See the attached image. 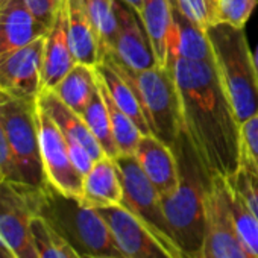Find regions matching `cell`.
I'll list each match as a JSON object with an SVG mask.
<instances>
[{"mask_svg": "<svg viewBox=\"0 0 258 258\" xmlns=\"http://www.w3.org/2000/svg\"><path fill=\"white\" fill-rule=\"evenodd\" d=\"M170 69L191 143L213 175L231 178L241 163V124L222 87L214 61L175 58Z\"/></svg>", "mask_w": 258, "mask_h": 258, "instance_id": "6da1fadb", "label": "cell"}, {"mask_svg": "<svg viewBox=\"0 0 258 258\" xmlns=\"http://www.w3.org/2000/svg\"><path fill=\"white\" fill-rule=\"evenodd\" d=\"M179 170L175 191L161 198L163 211L182 258H202L207 231V198L214 175L208 170L185 127L170 146Z\"/></svg>", "mask_w": 258, "mask_h": 258, "instance_id": "7a4b0ae2", "label": "cell"}, {"mask_svg": "<svg viewBox=\"0 0 258 258\" xmlns=\"http://www.w3.org/2000/svg\"><path fill=\"white\" fill-rule=\"evenodd\" d=\"M37 216L43 217L82 258H123L100 213L50 187L38 190Z\"/></svg>", "mask_w": 258, "mask_h": 258, "instance_id": "3957f363", "label": "cell"}, {"mask_svg": "<svg viewBox=\"0 0 258 258\" xmlns=\"http://www.w3.org/2000/svg\"><path fill=\"white\" fill-rule=\"evenodd\" d=\"M214 66L238 123L258 115V76L244 28L214 23L207 31Z\"/></svg>", "mask_w": 258, "mask_h": 258, "instance_id": "277c9868", "label": "cell"}, {"mask_svg": "<svg viewBox=\"0 0 258 258\" xmlns=\"http://www.w3.org/2000/svg\"><path fill=\"white\" fill-rule=\"evenodd\" d=\"M103 58H108L120 75L131 84L151 133L172 146L184 129L182 105L172 69L155 66L143 72H133L109 55Z\"/></svg>", "mask_w": 258, "mask_h": 258, "instance_id": "5b68a950", "label": "cell"}, {"mask_svg": "<svg viewBox=\"0 0 258 258\" xmlns=\"http://www.w3.org/2000/svg\"><path fill=\"white\" fill-rule=\"evenodd\" d=\"M0 121L8 136L22 184L44 188L47 181L40 155L37 102L16 99L0 91Z\"/></svg>", "mask_w": 258, "mask_h": 258, "instance_id": "8992f818", "label": "cell"}, {"mask_svg": "<svg viewBox=\"0 0 258 258\" xmlns=\"http://www.w3.org/2000/svg\"><path fill=\"white\" fill-rule=\"evenodd\" d=\"M118 176L123 187V207L136 214L178 258H182L169 223L166 220L161 196L146 176L134 155H123L114 158Z\"/></svg>", "mask_w": 258, "mask_h": 258, "instance_id": "52a82bcc", "label": "cell"}, {"mask_svg": "<svg viewBox=\"0 0 258 258\" xmlns=\"http://www.w3.org/2000/svg\"><path fill=\"white\" fill-rule=\"evenodd\" d=\"M37 126L40 155L46 181L50 187L59 193L81 199L84 176L75 167L69 145L56 123L47 115V112L37 102Z\"/></svg>", "mask_w": 258, "mask_h": 258, "instance_id": "ba28073f", "label": "cell"}, {"mask_svg": "<svg viewBox=\"0 0 258 258\" xmlns=\"http://www.w3.org/2000/svg\"><path fill=\"white\" fill-rule=\"evenodd\" d=\"M202 258H258L235 232L229 210L228 179L214 175L207 198V231Z\"/></svg>", "mask_w": 258, "mask_h": 258, "instance_id": "9c48e42d", "label": "cell"}, {"mask_svg": "<svg viewBox=\"0 0 258 258\" xmlns=\"http://www.w3.org/2000/svg\"><path fill=\"white\" fill-rule=\"evenodd\" d=\"M40 188L0 181V241L17 255L31 243V222L37 216Z\"/></svg>", "mask_w": 258, "mask_h": 258, "instance_id": "30bf717a", "label": "cell"}, {"mask_svg": "<svg viewBox=\"0 0 258 258\" xmlns=\"http://www.w3.org/2000/svg\"><path fill=\"white\" fill-rule=\"evenodd\" d=\"M46 35L0 58V91L26 102H37L43 90Z\"/></svg>", "mask_w": 258, "mask_h": 258, "instance_id": "8fae6325", "label": "cell"}, {"mask_svg": "<svg viewBox=\"0 0 258 258\" xmlns=\"http://www.w3.org/2000/svg\"><path fill=\"white\" fill-rule=\"evenodd\" d=\"M105 219L123 258H178L123 205L96 208Z\"/></svg>", "mask_w": 258, "mask_h": 258, "instance_id": "7c38bea8", "label": "cell"}, {"mask_svg": "<svg viewBox=\"0 0 258 258\" xmlns=\"http://www.w3.org/2000/svg\"><path fill=\"white\" fill-rule=\"evenodd\" d=\"M115 11L118 31L108 55L133 72H143L158 66L152 41L139 13L124 0H115Z\"/></svg>", "mask_w": 258, "mask_h": 258, "instance_id": "4fadbf2b", "label": "cell"}, {"mask_svg": "<svg viewBox=\"0 0 258 258\" xmlns=\"http://www.w3.org/2000/svg\"><path fill=\"white\" fill-rule=\"evenodd\" d=\"M46 28L25 0H7L0 8V58L47 35Z\"/></svg>", "mask_w": 258, "mask_h": 258, "instance_id": "5bb4252c", "label": "cell"}, {"mask_svg": "<svg viewBox=\"0 0 258 258\" xmlns=\"http://www.w3.org/2000/svg\"><path fill=\"white\" fill-rule=\"evenodd\" d=\"M134 157L161 198L176 190L179 182V170L175 152L169 145L161 142L154 134L143 136Z\"/></svg>", "mask_w": 258, "mask_h": 258, "instance_id": "9a60e30c", "label": "cell"}, {"mask_svg": "<svg viewBox=\"0 0 258 258\" xmlns=\"http://www.w3.org/2000/svg\"><path fill=\"white\" fill-rule=\"evenodd\" d=\"M75 64L76 58L73 55L69 40L67 0H64L46 35L43 90H53L62 81V78L75 67Z\"/></svg>", "mask_w": 258, "mask_h": 258, "instance_id": "2e32d148", "label": "cell"}, {"mask_svg": "<svg viewBox=\"0 0 258 258\" xmlns=\"http://www.w3.org/2000/svg\"><path fill=\"white\" fill-rule=\"evenodd\" d=\"M38 105L47 112V115L56 123V126L61 129L66 140L78 142L81 143L94 158V161L106 157L99 142L94 139L91 131L88 129L87 123L84 121L82 115L69 108L53 90H41L38 99Z\"/></svg>", "mask_w": 258, "mask_h": 258, "instance_id": "e0dca14e", "label": "cell"}, {"mask_svg": "<svg viewBox=\"0 0 258 258\" xmlns=\"http://www.w3.org/2000/svg\"><path fill=\"white\" fill-rule=\"evenodd\" d=\"M81 202L91 208L123 204V187L114 158L103 157L94 161L90 172L84 176Z\"/></svg>", "mask_w": 258, "mask_h": 258, "instance_id": "ac0fdd59", "label": "cell"}, {"mask_svg": "<svg viewBox=\"0 0 258 258\" xmlns=\"http://www.w3.org/2000/svg\"><path fill=\"white\" fill-rule=\"evenodd\" d=\"M173 7V43L169 58V67L175 58L190 61H214L211 43L207 32L196 26L179 8L176 0H172Z\"/></svg>", "mask_w": 258, "mask_h": 258, "instance_id": "d6986e66", "label": "cell"}, {"mask_svg": "<svg viewBox=\"0 0 258 258\" xmlns=\"http://www.w3.org/2000/svg\"><path fill=\"white\" fill-rule=\"evenodd\" d=\"M69 40L76 62L96 67L102 61L100 43L87 14L84 0H67Z\"/></svg>", "mask_w": 258, "mask_h": 258, "instance_id": "ffe728a7", "label": "cell"}, {"mask_svg": "<svg viewBox=\"0 0 258 258\" xmlns=\"http://www.w3.org/2000/svg\"><path fill=\"white\" fill-rule=\"evenodd\" d=\"M140 19L152 41L158 66L169 67L173 43L172 0H143Z\"/></svg>", "mask_w": 258, "mask_h": 258, "instance_id": "44dd1931", "label": "cell"}, {"mask_svg": "<svg viewBox=\"0 0 258 258\" xmlns=\"http://www.w3.org/2000/svg\"><path fill=\"white\" fill-rule=\"evenodd\" d=\"M94 69L99 79L102 81V84L105 85V88L108 90L117 106L133 118V121L140 127L143 136L152 134L131 84L120 75V72L114 67V64L108 58H103Z\"/></svg>", "mask_w": 258, "mask_h": 258, "instance_id": "7402d4cb", "label": "cell"}, {"mask_svg": "<svg viewBox=\"0 0 258 258\" xmlns=\"http://www.w3.org/2000/svg\"><path fill=\"white\" fill-rule=\"evenodd\" d=\"M53 91L69 108L82 114L97 91L96 69L76 62Z\"/></svg>", "mask_w": 258, "mask_h": 258, "instance_id": "603a6c76", "label": "cell"}, {"mask_svg": "<svg viewBox=\"0 0 258 258\" xmlns=\"http://www.w3.org/2000/svg\"><path fill=\"white\" fill-rule=\"evenodd\" d=\"M97 87H99V91H100L103 102L106 105V109H108L112 136H114L115 145L118 148V152L123 155H134L136 149L139 146V142L143 137V133L133 121V118L117 106V103L112 100L111 94L108 93V90L105 88V85L102 84L99 76H97Z\"/></svg>", "mask_w": 258, "mask_h": 258, "instance_id": "cb8c5ba5", "label": "cell"}, {"mask_svg": "<svg viewBox=\"0 0 258 258\" xmlns=\"http://www.w3.org/2000/svg\"><path fill=\"white\" fill-rule=\"evenodd\" d=\"M84 5L97 34L100 53L103 58L105 55L111 53L118 31L115 0H84Z\"/></svg>", "mask_w": 258, "mask_h": 258, "instance_id": "d4e9b609", "label": "cell"}, {"mask_svg": "<svg viewBox=\"0 0 258 258\" xmlns=\"http://www.w3.org/2000/svg\"><path fill=\"white\" fill-rule=\"evenodd\" d=\"M81 115H82L84 121L87 123L91 134L94 136V139L102 146L105 155L109 158L118 157L120 152H118V148H117L114 136H112L108 109H106L103 97L99 91V87H97V91L93 96L91 102L88 103V106L84 109V112Z\"/></svg>", "mask_w": 258, "mask_h": 258, "instance_id": "484cf974", "label": "cell"}, {"mask_svg": "<svg viewBox=\"0 0 258 258\" xmlns=\"http://www.w3.org/2000/svg\"><path fill=\"white\" fill-rule=\"evenodd\" d=\"M31 237L40 258H82L43 217L31 222Z\"/></svg>", "mask_w": 258, "mask_h": 258, "instance_id": "4316f807", "label": "cell"}, {"mask_svg": "<svg viewBox=\"0 0 258 258\" xmlns=\"http://www.w3.org/2000/svg\"><path fill=\"white\" fill-rule=\"evenodd\" d=\"M229 210H231V217L237 235L244 243V246L255 256H258V220L252 214L243 198L237 193V190L231 184H229Z\"/></svg>", "mask_w": 258, "mask_h": 258, "instance_id": "83f0119b", "label": "cell"}, {"mask_svg": "<svg viewBox=\"0 0 258 258\" xmlns=\"http://www.w3.org/2000/svg\"><path fill=\"white\" fill-rule=\"evenodd\" d=\"M226 179L243 198V201L258 220V170L246 154L241 152V163L238 170Z\"/></svg>", "mask_w": 258, "mask_h": 258, "instance_id": "f1b7e54d", "label": "cell"}, {"mask_svg": "<svg viewBox=\"0 0 258 258\" xmlns=\"http://www.w3.org/2000/svg\"><path fill=\"white\" fill-rule=\"evenodd\" d=\"M258 0H219L216 10V23H228L235 28H244L250 19Z\"/></svg>", "mask_w": 258, "mask_h": 258, "instance_id": "f546056e", "label": "cell"}, {"mask_svg": "<svg viewBox=\"0 0 258 258\" xmlns=\"http://www.w3.org/2000/svg\"><path fill=\"white\" fill-rule=\"evenodd\" d=\"M181 11L202 31L216 23V11L210 0H176Z\"/></svg>", "mask_w": 258, "mask_h": 258, "instance_id": "4dcf8cb0", "label": "cell"}, {"mask_svg": "<svg viewBox=\"0 0 258 258\" xmlns=\"http://www.w3.org/2000/svg\"><path fill=\"white\" fill-rule=\"evenodd\" d=\"M0 181H10V182H19L20 176H19V170L16 166V160H14V154L8 140V136L5 133V127L0 121Z\"/></svg>", "mask_w": 258, "mask_h": 258, "instance_id": "1f68e13d", "label": "cell"}, {"mask_svg": "<svg viewBox=\"0 0 258 258\" xmlns=\"http://www.w3.org/2000/svg\"><path fill=\"white\" fill-rule=\"evenodd\" d=\"M241 152L249 157L258 170V115L246 120L240 126Z\"/></svg>", "mask_w": 258, "mask_h": 258, "instance_id": "d6a6232c", "label": "cell"}, {"mask_svg": "<svg viewBox=\"0 0 258 258\" xmlns=\"http://www.w3.org/2000/svg\"><path fill=\"white\" fill-rule=\"evenodd\" d=\"M25 2L32 11V14L46 28H50L64 0H25Z\"/></svg>", "mask_w": 258, "mask_h": 258, "instance_id": "836d02e7", "label": "cell"}, {"mask_svg": "<svg viewBox=\"0 0 258 258\" xmlns=\"http://www.w3.org/2000/svg\"><path fill=\"white\" fill-rule=\"evenodd\" d=\"M17 256H19V258H40V255H38V252H37V249H35V246H34V241H32L22 253H19Z\"/></svg>", "mask_w": 258, "mask_h": 258, "instance_id": "e575fe53", "label": "cell"}, {"mask_svg": "<svg viewBox=\"0 0 258 258\" xmlns=\"http://www.w3.org/2000/svg\"><path fill=\"white\" fill-rule=\"evenodd\" d=\"M0 258H19V256L11 247H8L7 244L0 241Z\"/></svg>", "mask_w": 258, "mask_h": 258, "instance_id": "d590c367", "label": "cell"}, {"mask_svg": "<svg viewBox=\"0 0 258 258\" xmlns=\"http://www.w3.org/2000/svg\"><path fill=\"white\" fill-rule=\"evenodd\" d=\"M126 4H129L131 5L137 13H139V16H140V13H142V8H143V0H124Z\"/></svg>", "mask_w": 258, "mask_h": 258, "instance_id": "8d00e7d4", "label": "cell"}, {"mask_svg": "<svg viewBox=\"0 0 258 258\" xmlns=\"http://www.w3.org/2000/svg\"><path fill=\"white\" fill-rule=\"evenodd\" d=\"M252 56H253V66H255V70H256V76H258V46H256L255 52L252 53Z\"/></svg>", "mask_w": 258, "mask_h": 258, "instance_id": "74e56055", "label": "cell"}, {"mask_svg": "<svg viewBox=\"0 0 258 258\" xmlns=\"http://www.w3.org/2000/svg\"><path fill=\"white\" fill-rule=\"evenodd\" d=\"M211 2V5H213V8H214V11L217 10V0H210Z\"/></svg>", "mask_w": 258, "mask_h": 258, "instance_id": "f35d334b", "label": "cell"}, {"mask_svg": "<svg viewBox=\"0 0 258 258\" xmlns=\"http://www.w3.org/2000/svg\"><path fill=\"white\" fill-rule=\"evenodd\" d=\"M7 2V0H0V8H2L4 7V4Z\"/></svg>", "mask_w": 258, "mask_h": 258, "instance_id": "ab89813d", "label": "cell"}, {"mask_svg": "<svg viewBox=\"0 0 258 258\" xmlns=\"http://www.w3.org/2000/svg\"><path fill=\"white\" fill-rule=\"evenodd\" d=\"M217 2H219V0H217Z\"/></svg>", "mask_w": 258, "mask_h": 258, "instance_id": "60d3db41", "label": "cell"}]
</instances>
